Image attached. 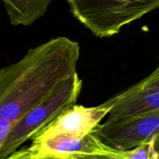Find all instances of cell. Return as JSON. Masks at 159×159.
<instances>
[{
    "label": "cell",
    "instance_id": "6da1fadb",
    "mask_svg": "<svg viewBox=\"0 0 159 159\" xmlns=\"http://www.w3.org/2000/svg\"><path fill=\"white\" fill-rule=\"evenodd\" d=\"M79 57L72 40L57 37L0 68V122L16 124L49 99L77 73Z\"/></svg>",
    "mask_w": 159,
    "mask_h": 159
},
{
    "label": "cell",
    "instance_id": "7a4b0ae2",
    "mask_svg": "<svg viewBox=\"0 0 159 159\" xmlns=\"http://www.w3.org/2000/svg\"><path fill=\"white\" fill-rule=\"evenodd\" d=\"M70 12L94 36L110 37L159 8V0H67Z\"/></svg>",
    "mask_w": 159,
    "mask_h": 159
},
{
    "label": "cell",
    "instance_id": "3957f363",
    "mask_svg": "<svg viewBox=\"0 0 159 159\" xmlns=\"http://www.w3.org/2000/svg\"><path fill=\"white\" fill-rule=\"evenodd\" d=\"M82 89V80L76 73L49 99L29 112L14 126L6 138L0 148V159L7 158L65 109L75 104Z\"/></svg>",
    "mask_w": 159,
    "mask_h": 159
},
{
    "label": "cell",
    "instance_id": "277c9868",
    "mask_svg": "<svg viewBox=\"0 0 159 159\" xmlns=\"http://www.w3.org/2000/svg\"><path fill=\"white\" fill-rule=\"evenodd\" d=\"M116 101L117 96H115L97 107H85L74 104L56 116L32 139L37 142L59 135L85 136L109 114Z\"/></svg>",
    "mask_w": 159,
    "mask_h": 159
},
{
    "label": "cell",
    "instance_id": "5b68a950",
    "mask_svg": "<svg viewBox=\"0 0 159 159\" xmlns=\"http://www.w3.org/2000/svg\"><path fill=\"white\" fill-rule=\"evenodd\" d=\"M99 127L100 124L85 136L59 135L34 142L29 150L35 155L59 158L86 155H110L117 152L119 150L107 145L102 141L99 135Z\"/></svg>",
    "mask_w": 159,
    "mask_h": 159
},
{
    "label": "cell",
    "instance_id": "8992f818",
    "mask_svg": "<svg viewBox=\"0 0 159 159\" xmlns=\"http://www.w3.org/2000/svg\"><path fill=\"white\" fill-rule=\"evenodd\" d=\"M116 96L117 101L109 113V120L159 112V89H135L130 87Z\"/></svg>",
    "mask_w": 159,
    "mask_h": 159
},
{
    "label": "cell",
    "instance_id": "52a82bcc",
    "mask_svg": "<svg viewBox=\"0 0 159 159\" xmlns=\"http://www.w3.org/2000/svg\"><path fill=\"white\" fill-rule=\"evenodd\" d=\"M13 26H30L43 16L52 0H2Z\"/></svg>",
    "mask_w": 159,
    "mask_h": 159
},
{
    "label": "cell",
    "instance_id": "ba28073f",
    "mask_svg": "<svg viewBox=\"0 0 159 159\" xmlns=\"http://www.w3.org/2000/svg\"><path fill=\"white\" fill-rule=\"evenodd\" d=\"M154 140L149 142L144 143L132 150L124 151L125 159H154L155 150H154Z\"/></svg>",
    "mask_w": 159,
    "mask_h": 159
},
{
    "label": "cell",
    "instance_id": "9c48e42d",
    "mask_svg": "<svg viewBox=\"0 0 159 159\" xmlns=\"http://www.w3.org/2000/svg\"><path fill=\"white\" fill-rule=\"evenodd\" d=\"M131 87L135 89H159V65L147 78Z\"/></svg>",
    "mask_w": 159,
    "mask_h": 159
},
{
    "label": "cell",
    "instance_id": "30bf717a",
    "mask_svg": "<svg viewBox=\"0 0 159 159\" xmlns=\"http://www.w3.org/2000/svg\"><path fill=\"white\" fill-rule=\"evenodd\" d=\"M5 159H61L59 157L49 156V155H38L32 153L30 151L21 150L14 152Z\"/></svg>",
    "mask_w": 159,
    "mask_h": 159
},
{
    "label": "cell",
    "instance_id": "8fae6325",
    "mask_svg": "<svg viewBox=\"0 0 159 159\" xmlns=\"http://www.w3.org/2000/svg\"><path fill=\"white\" fill-rule=\"evenodd\" d=\"M154 150L155 152V159H159V134L155 137L154 140Z\"/></svg>",
    "mask_w": 159,
    "mask_h": 159
}]
</instances>
